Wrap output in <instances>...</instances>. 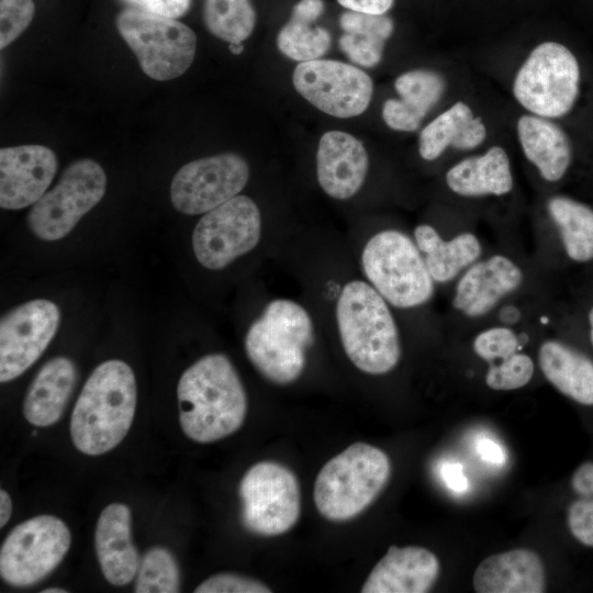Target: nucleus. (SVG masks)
<instances>
[{"label":"nucleus","instance_id":"obj_10","mask_svg":"<svg viewBox=\"0 0 593 593\" xmlns=\"http://www.w3.org/2000/svg\"><path fill=\"white\" fill-rule=\"evenodd\" d=\"M105 189L107 175L96 160L72 161L58 182L32 205L27 214L30 230L43 240L65 237L101 201Z\"/></svg>","mask_w":593,"mask_h":593},{"label":"nucleus","instance_id":"obj_9","mask_svg":"<svg viewBox=\"0 0 593 593\" xmlns=\"http://www.w3.org/2000/svg\"><path fill=\"white\" fill-rule=\"evenodd\" d=\"M244 527L259 536L289 532L301 514V490L295 473L282 463L264 460L244 473L238 489Z\"/></svg>","mask_w":593,"mask_h":593},{"label":"nucleus","instance_id":"obj_17","mask_svg":"<svg viewBox=\"0 0 593 593\" xmlns=\"http://www.w3.org/2000/svg\"><path fill=\"white\" fill-rule=\"evenodd\" d=\"M440 572L438 558L418 546H390L367 577L362 593H425Z\"/></svg>","mask_w":593,"mask_h":593},{"label":"nucleus","instance_id":"obj_40","mask_svg":"<svg viewBox=\"0 0 593 593\" xmlns=\"http://www.w3.org/2000/svg\"><path fill=\"white\" fill-rule=\"evenodd\" d=\"M337 2L350 11L385 14L393 5L394 0H337Z\"/></svg>","mask_w":593,"mask_h":593},{"label":"nucleus","instance_id":"obj_21","mask_svg":"<svg viewBox=\"0 0 593 593\" xmlns=\"http://www.w3.org/2000/svg\"><path fill=\"white\" fill-rule=\"evenodd\" d=\"M478 593H541L546 590L545 567L529 549H513L486 557L473 574Z\"/></svg>","mask_w":593,"mask_h":593},{"label":"nucleus","instance_id":"obj_11","mask_svg":"<svg viewBox=\"0 0 593 593\" xmlns=\"http://www.w3.org/2000/svg\"><path fill=\"white\" fill-rule=\"evenodd\" d=\"M71 545L68 526L54 515H38L18 524L0 549V575L11 586L27 588L46 578Z\"/></svg>","mask_w":593,"mask_h":593},{"label":"nucleus","instance_id":"obj_8","mask_svg":"<svg viewBox=\"0 0 593 593\" xmlns=\"http://www.w3.org/2000/svg\"><path fill=\"white\" fill-rule=\"evenodd\" d=\"M580 90V66L563 44L544 42L532 49L514 78L513 94L529 113L557 119L568 114Z\"/></svg>","mask_w":593,"mask_h":593},{"label":"nucleus","instance_id":"obj_14","mask_svg":"<svg viewBox=\"0 0 593 593\" xmlns=\"http://www.w3.org/2000/svg\"><path fill=\"white\" fill-rule=\"evenodd\" d=\"M249 178L247 161L224 153L183 165L170 184V200L183 214L206 213L238 195Z\"/></svg>","mask_w":593,"mask_h":593},{"label":"nucleus","instance_id":"obj_25","mask_svg":"<svg viewBox=\"0 0 593 593\" xmlns=\"http://www.w3.org/2000/svg\"><path fill=\"white\" fill-rule=\"evenodd\" d=\"M446 183L461 197L507 194L514 186L508 155L503 147L492 146L482 155L467 157L448 169Z\"/></svg>","mask_w":593,"mask_h":593},{"label":"nucleus","instance_id":"obj_28","mask_svg":"<svg viewBox=\"0 0 593 593\" xmlns=\"http://www.w3.org/2000/svg\"><path fill=\"white\" fill-rule=\"evenodd\" d=\"M414 237L418 249L425 254L433 280L440 283L452 280L482 253L480 240L469 232L444 240L432 225L421 224L414 230Z\"/></svg>","mask_w":593,"mask_h":593},{"label":"nucleus","instance_id":"obj_5","mask_svg":"<svg viewBox=\"0 0 593 593\" xmlns=\"http://www.w3.org/2000/svg\"><path fill=\"white\" fill-rule=\"evenodd\" d=\"M313 324L298 303L278 299L248 328L245 350L254 367L276 384L295 381L305 367L306 349L313 344Z\"/></svg>","mask_w":593,"mask_h":593},{"label":"nucleus","instance_id":"obj_26","mask_svg":"<svg viewBox=\"0 0 593 593\" xmlns=\"http://www.w3.org/2000/svg\"><path fill=\"white\" fill-rule=\"evenodd\" d=\"M486 137V127L471 108L458 101L436 116L421 132L418 153L425 160H435L448 147L470 150L481 145Z\"/></svg>","mask_w":593,"mask_h":593},{"label":"nucleus","instance_id":"obj_30","mask_svg":"<svg viewBox=\"0 0 593 593\" xmlns=\"http://www.w3.org/2000/svg\"><path fill=\"white\" fill-rule=\"evenodd\" d=\"M343 35L339 47L356 65L373 67L382 58L383 48L392 35L394 24L387 14L347 10L339 18Z\"/></svg>","mask_w":593,"mask_h":593},{"label":"nucleus","instance_id":"obj_36","mask_svg":"<svg viewBox=\"0 0 593 593\" xmlns=\"http://www.w3.org/2000/svg\"><path fill=\"white\" fill-rule=\"evenodd\" d=\"M519 349V337L513 329L504 326L485 329L473 340L474 353L490 363L505 359Z\"/></svg>","mask_w":593,"mask_h":593},{"label":"nucleus","instance_id":"obj_33","mask_svg":"<svg viewBox=\"0 0 593 593\" xmlns=\"http://www.w3.org/2000/svg\"><path fill=\"white\" fill-rule=\"evenodd\" d=\"M136 593H177L180 591V571L174 555L165 547L149 548L141 558Z\"/></svg>","mask_w":593,"mask_h":593},{"label":"nucleus","instance_id":"obj_44","mask_svg":"<svg viewBox=\"0 0 593 593\" xmlns=\"http://www.w3.org/2000/svg\"><path fill=\"white\" fill-rule=\"evenodd\" d=\"M231 53L238 55L243 52L244 46L242 43H231L228 46Z\"/></svg>","mask_w":593,"mask_h":593},{"label":"nucleus","instance_id":"obj_42","mask_svg":"<svg viewBox=\"0 0 593 593\" xmlns=\"http://www.w3.org/2000/svg\"><path fill=\"white\" fill-rule=\"evenodd\" d=\"M477 452L483 460L491 463L502 465L505 461V455L500 445L488 438L477 441Z\"/></svg>","mask_w":593,"mask_h":593},{"label":"nucleus","instance_id":"obj_6","mask_svg":"<svg viewBox=\"0 0 593 593\" xmlns=\"http://www.w3.org/2000/svg\"><path fill=\"white\" fill-rule=\"evenodd\" d=\"M361 264L371 286L391 305L412 309L429 301L434 280L416 243L402 232L385 230L366 244Z\"/></svg>","mask_w":593,"mask_h":593},{"label":"nucleus","instance_id":"obj_27","mask_svg":"<svg viewBox=\"0 0 593 593\" xmlns=\"http://www.w3.org/2000/svg\"><path fill=\"white\" fill-rule=\"evenodd\" d=\"M539 367L562 394L583 405H593V362L583 354L557 340L541 344Z\"/></svg>","mask_w":593,"mask_h":593},{"label":"nucleus","instance_id":"obj_19","mask_svg":"<svg viewBox=\"0 0 593 593\" xmlns=\"http://www.w3.org/2000/svg\"><path fill=\"white\" fill-rule=\"evenodd\" d=\"M522 269L508 257L494 255L473 264L456 286L452 305L468 317H481L523 282Z\"/></svg>","mask_w":593,"mask_h":593},{"label":"nucleus","instance_id":"obj_35","mask_svg":"<svg viewBox=\"0 0 593 593\" xmlns=\"http://www.w3.org/2000/svg\"><path fill=\"white\" fill-rule=\"evenodd\" d=\"M532 358L522 353H515L500 360L499 363H490L485 382L489 388L497 391H511L526 385L534 374Z\"/></svg>","mask_w":593,"mask_h":593},{"label":"nucleus","instance_id":"obj_39","mask_svg":"<svg viewBox=\"0 0 593 593\" xmlns=\"http://www.w3.org/2000/svg\"><path fill=\"white\" fill-rule=\"evenodd\" d=\"M127 8L178 19L183 16L190 9L192 0H120Z\"/></svg>","mask_w":593,"mask_h":593},{"label":"nucleus","instance_id":"obj_13","mask_svg":"<svg viewBox=\"0 0 593 593\" xmlns=\"http://www.w3.org/2000/svg\"><path fill=\"white\" fill-rule=\"evenodd\" d=\"M292 81L311 104L340 119L363 113L373 92L372 80L363 70L332 59L300 63L293 70Z\"/></svg>","mask_w":593,"mask_h":593},{"label":"nucleus","instance_id":"obj_4","mask_svg":"<svg viewBox=\"0 0 593 593\" xmlns=\"http://www.w3.org/2000/svg\"><path fill=\"white\" fill-rule=\"evenodd\" d=\"M391 462L380 448L354 443L318 471L313 500L327 521L346 522L368 508L387 485Z\"/></svg>","mask_w":593,"mask_h":593},{"label":"nucleus","instance_id":"obj_23","mask_svg":"<svg viewBox=\"0 0 593 593\" xmlns=\"http://www.w3.org/2000/svg\"><path fill=\"white\" fill-rule=\"evenodd\" d=\"M77 381V368L71 359L54 357L38 370L23 402L25 419L38 427L57 423L71 396Z\"/></svg>","mask_w":593,"mask_h":593},{"label":"nucleus","instance_id":"obj_31","mask_svg":"<svg viewBox=\"0 0 593 593\" xmlns=\"http://www.w3.org/2000/svg\"><path fill=\"white\" fill-rule=\"evenodd\" d=\"M548 212L557 225L567 255L574 261L593 259V209L563 195L548 201Z\"/></svg>","mask_w":593,"mask_h":593},{"label":"nucleus","instance_id":"obj_12","mask_svg":"<svg viewBox=\"0 0 593 593\" xmlns=\"http://www.w3.org/2000/svg\"><path fill=\"white\" fill-rule=\"evenodd\" d=\"M261 234L257 204L236 195L206 212L192 233V248L200 265L219 270L256 247Z\"/></svg>","mask_w":593,"mask_h":593},{"label":"nucleus","instance_id":"obj_34","mask_svg":"<svg viewBox=\"0 0 593 593\" xmlns=\"http://www.w3.org/2000/svg\"><path fill=\"white\" fill-rule=\"evenodd\" d=\"M571 486L578 499L568 507L567 521L573 537L593 547V462H584L573 472Z\"/></svg>","mask_w":593,"mask_h":593},{"label":"nucleus","instance_id":"obj_32","mask_svg":"<svg viewBox=\"0 0 593 593\" xmlns=\"http://www.w3.org/2000/svg\"><path fill=\"white\" fill-rule=\"evenodd\" d=\"M203 21L212 35L243 43L255 29L256 11L250 0H204Z\"/></svg>","mask_w":593,"mask_h":593},{"label":"nucleus","instance_id":"obj_2","mask_svg":"<svg viewBox=\"0 0 593 593\" xmlns=\"http://www.w3.org/2000/svg\"><path fill=\"white\" fill-rule=\"evenodd\" d=\"M137 390L132 368L111 359L94 368L70 417L74 446L88 456L103 455L127 435L136 410Z\"/></svg>","mask_w":593,"mask_h":593},{"label":"nucleus","instance_id":"obj_18","mask_svg":"<svg viewBox=\"0 0 593 593\" xmlns=\"http://www.w3.org/2000/svg\"><path fill=\"white\" fill-rule=\"evenodd\" d=\"M369 166L363 144L342 131L324 133L316 153V174L321 188L337 200L355 195L361 188Z\"/></svg>","mask_w":593,"mask_h":593},{"label":"nucleus","instance_id":"obj_29","mask_svg":"<svg viewBox=\"0 0 593 593\" xmlns=\"http://www.w3.org/2000/svg\"><path fill=\"white\" fill-rule=\"evenodd\" d=\"M323 0H300L277 35L278 49L296 61L318 59L332 43L328 31L315 24L324 11Z\"/></svg>","mask_w":593,"mask_h":593},{"label":"nucleus","instance_id":"obj_15","mask_svg":"<svg viewBox=\"0 0 593 593\" xmlns=\"http://www.w3.org/2000/svg\"><path fill=\"white\" fill-rule=\"evenodd\" d=\"M60 321L58 306L35 299L9 311L0 322V381L25 372L54 338Z\"/></svg>","mask_w":593,"mask_h":593},{"label":"nucleus","instance_id":"obj_1","mask_svg":"<svg viewBox=\"0 0 593 593\" xmlns=\"http://www.w3.org/2000/svg\"><path fill=\"white\" fill-rule=\"evenodd\" d=\"M177 398L181 429L200 444L234 434L246 418L243 382L223 354L203 356L188 367L179 379Z\"/></svg>","mask_w":593,"mask_h":593},{"label":"nucleus","instance_id":"obj_45","mask_svg":"<svg viewBox=\"0 0 593 593\" xmlns=\"http://www.w3.org/2000/svg\"><path fill=\"white\" fill-rule=\"evenodd\" d=\"M66 589L61 588H48L42 591V593H67Z\"/></svg>","mask_w":593,"mask_h":593},{"label":"nucleus","instance_id":"obj_43","mask_svg":"<svg viewBox=\"0 0 593 593\" xmlns=\"http://www.w3.org/2000/svg\"><path fill=\"white\" fill-rule=\"evenodd\" d=\"M12 515V500L7 491H0V527H3Z\"/></svg>","mask_w":593,"mask_h":593},{"label":"nucleus","instance_id":"obj_20","mask_svg":"<svg viewBox=\"0 0 593 593\" xmlns=\"http://www.w3.org/2000/svg\"><path fill=\"white\" fill-rule=\"evenodd\" d=\"M132 514L127 505L111 503L98 518L94 549L105 580L114 586L130 583L137 574L141 558L132 541Z\"/></svg>","mask_w":593,"mask_h":593},{"label":"nucleus","instance_id":"obj_46","mask_svg":"<svg viewBox=\"0 0 593 593\" xmlns=\"http://www.w3.org/2000/svg\"><path fill=\"white\" fill-rule=\"evenodd\" d=\"M589 322H590V338L593 345V307L589 312Z\"/></svg>","mask_w":593,"mask_h":593},{"label":"nucleus","instance_id":"obj_38","mask_svg":"<svg viewBox=\"0 0 593 593\" xmlns=\"http://www.w3.org/2000/svg\"><path fill=\"white\" fill-rule=\"evenodd\" d=\"M195 593H270L261 581L236 573H216L201 582Z\"/></svg>","mask_w":593,"mask_h":593},{"label":"nucleus","instance_id":"obj_16","mask_svg":"<svg viewBox=\"0 0 593 593\" xmlns=\"http://www.w3.org/2000/svg\"><path fill=\"white\" fill-rule=\"evenodd\" d=\"M55 153L43 145L0 149V206L20 210L33 205L47 191L57 171Z\"/></svg>","mask_w":593,"mask_h":593},{"label":"nucleus","instance_id":"obj_24","mask_svg":"<svg viewBox=\"0 0 593 593\" xmlns=\"http://www.w3.org/2000/svg\"><path fill=\"white\" fill-rule=\"evenodd\" d=\"M516 131L525 157L541 178L549 182L562 179L572 160V145L567 133L549 119L532 113L518 119Z\"/></svg>","mask_w":593,"mask_h":593},{"label":"nucleus","instance_id":"obj_7","mask_svg":"<svg viewBox=\"0 0 593 593\" xmlns=\"http://www.w3.org/2000/svg\"><path fill=\"white\" fill-rule=\"evenodd\" d=\"M115 24L143 72L152 79H175L194 59L197 35L177 19L126 8L118 14Z\"/></svg>","mask_w":593,"mask_h":593},{"label":"nucleus","instance_id":"obj_22","mask_svg":"<svg viewBox=\"0 0 593 593\" xmlns=\"http://www.w3.org/2000/svg\"><path fill=\"white\" fill-rule=\"evenodd\" d=\"M400 99H389L382 107V119L392 130L413 132L439 102L446 89L444 77L433 70L414 69L394 81Z\"/></svg>","mask_w":593,"mask_h":593},{"label":"nucleus","instance_id":"obj_3","mask_svg":"<svg viewBox=\"0 0 593 593\" xmlns=\"http://www.w3.org/2000/svg\"><path fill=\"white\" fill-rule=\"evenodd\" d=\"M336 318L343 348L357 369L378 376L395 368L401 358L398 327L372 286L348 282L337 301Z\"/></svg>","mask_w":593,"mask_h":593},{"label":"nucleus","instance_id":"obj_41","mask_svg":"<svg viewBox=\"0 0 593 593\" xmlns=\"http://www.w3.org/2000/svg\"><path fill=\"white\" fill-rule=\"evenodd\" d=\"M441 477L452 491L463 492L468 489V480L460 463L446 462L441 467Z\"/></svg>","mask_w":593,"mask_h":593},{"label":"nucleus","instance_id":"obj_37","mask_svg":"<svg viewBox=\"0 0 593 593\" xmlns=\"http://www.w3.org/2000/svg\"><path fill=\"white\" fill-rule=\"evenodd\" d=\"M35 13L33 0H0V48L15 41L31 24Z\"/></svg>","mask_w":593,"mask_h":593}]
</instances>
